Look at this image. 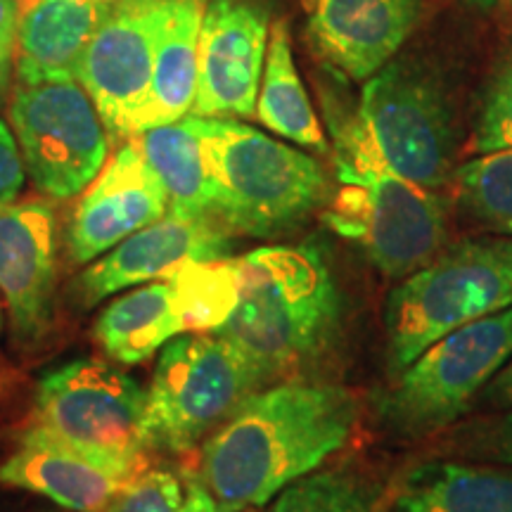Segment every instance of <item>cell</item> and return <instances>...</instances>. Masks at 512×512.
<instances>
[{
  "instance_id": "10",
  "label": "cell",
  "mask_w": 512,
  "mask_h": 512,
  "mask_svg": "<svg viewBox=\"0 0 512 512\" xmlns=\"http://www.w3.org/2000/svg\"><path fill=\"white\" fill-rule=\"evenodd\" d=\"M36 425L88 456L138 472L143 467L145 392L124 370L76 358L41 375Z\"/></svg>"
},
{
  "instance_id": "5",
  "label": "cell",
  "mask_w": 512,
  "mask_h": 512,
  "mask_svg": "<svg viewBox=\"0 0 512 512\" xmlns=\"http://www.w3.org/2000/svg\"><path fill=\"white\" fill-rule=\"evenodd\" d=\"M510 306L512 235H479L439 249L401 278L384 304L389 375H399L448 332Z\"/></svg>"
},
{
  "instance_id": "24",
  "label": "cell",
  "mask_w": 512,
  "mask_h": 512,
  "mask_svg": "<svg viewBox=\"0 0 512 512\" xmlns=\"http://www.w3.org/2000/svg\"><path fill=\"white\" fill-rule=\"evenodd\" d=\"M166 280L174 287L185 332H216L238 304L235 256L188 264Z\"/></svg>"
},
{
  "instance_id": "29",
  "label": "cell",
  "mask_w": 512,
  "mask_h": 512,
  "mask_svg": "<svg viewBox=\"0 0 512 512\" xmlns=\"http://www.w3.org/2000/svg\"><path fill=\"white\" fill-rule=\"evenodd\" d=\"M460 451L465 456L494 463H512V408L494 420H484L460 437Z\"/></svg>"
},
{
  "instance_id": "35",
  "label": "cell",
  "mask_w": 512,
  "mask_h": 512,
  "mask_svg": "<svg viewBox=\"0 0 512 512\" xmlns=\"http://www.w3.org/2000/svg\"><path fill=\"white\" fill-rule=\"evenodd\" d=\"M0 330H3V304H0Z\"/></svg>"
},
{
  "instance_id": "4",
  "label": "cell",
  "mask_w": 512,
  "mask_h": 512,
  "mask_svg": "<svg viewBox=\"0 0 512 512\" xmlns=\"http://www.w3.org/2000/svg\"><path fill=\"white\" fill-rule=\"evenodd\" d=\"M202 143L211 219L230 235L271 240L328 207L330 178L316 157L235 119L192 117Z\"/></svg>"
},
{
  "instance_id": "6",
  "label": "cell",
  "mask_w": 512,
  "mask_h": 512,
  "mask_svg": "<svg viewBox=\"0 0 512 512\" xmlns=\"http://www.w3.org/2000/svg\"><path fill=\"white\" fill-rule=\"evenodd\" d=\"M512 358V306L448 332L394 375L375 401L384 432L401 439L434 434L470 411Z\"/></svg>"
},
{
  "instance_id": "11",
  "label": "cell",
  "mask_w": 512,
  "mask_h": 512,
  "mask_svg": "<svg viewBox=\"0 0 512 512\" xmlns=\"http://www.w3.org/2000/svg\"><path fill=\"white\" fill-rule=\"evenodd\" d=\"M171 0H114L88 48L76 81L91 95L112 138H131V124L145 105L155 46Z\"/></svg>"
},
{
  "instance_id": "26",
  "label": "cell",
  "mask_w": 512,
  "mask_h": 512,
  "mask_svg": "<svg viewBox=\"0 0 512 512\" xmlns=\"http://www.w3.org/2000/svg\"><path fill=\"white\" fill-rule=\"evenodd\" d=\"M453 178L465 216L498 235H512V150L484 152L458 166Z\"/></svg>"
},
{
  "instance_id": "23",
  "label": "cell",
  "mask_w": 512,
  "mask_h": 512,
  "mask_svg": "<svg viewBox=\"0 0 512 512\" xmlns=\"http://www.w3.org/2000/svg\"><path fill=\"white\" fill-rule=\"evenodd\" d=\"M133 138L164 185L169 211L192 219H211L207 166L190 114L174 124L150 128Z\"/></svg>"
},
{
  "instance_id": "30",
  "label": "cell",
  "mask_w": 512,
  "mask_h": 512,
  "mask_svg": "<svg viewBox=\"0 0 512 512\" xmlns=\"http://www.w3.org/2000/svg\"><path fill=\"white\" fill-rule=\"evenodd\" d=\"M17 0H0V107L12 91V76L17 62Z\"/></svg>"
},
{
  "instance_id": "17",
  "label": "cell",
  "mask_w": 512,
  "mask_h": 512,
  "mask_svg": "<svg viewBox=\"0 0 512 512\" xmlns=\"http://www.w3.org/2000/svg\"><path fill=\"white\" fill-rule=\"evenodd\" d=\"M136 472L88 456L34 425L0 465V484L24 489L69 512H105Z\"/></svg>"
},
{
  "instance_id": "7",
  "label": "cell",
  "mask_w": 512,
  "mask_h": 512,
  "mask_svg": "<svg viewBox=\"0 0 512 512\" xmlns=\"http://www.w3.org/2000/svg\"><path fill=\"white\" fill-rule=\"evenodd\" d=\"M264 377L216 332H183L162 347L145 392V444L183 453L209 439L259 392Z\"/></svg>"
},
{
  "instance_id": "14",
  "label": "cell",
  "mask_w": 512,
  "mask_h": 512,
  "mask_svg": "<svg viewBox=\"0 0 512 512\" xmlns=\"http://www.w3.org/2000/svg\"><path fill=\"white\" fill-rule=\"evenodd\" d=\"M233 235L214 219H192L166 211L162 219L128 235L110 254L79 273L74 294L81 306H95L114 292L166 280L197 261L226 259Z\"/></svg>"
},
{
  "instance_id": "31",
  "label": "cell",
  "mask_w": 512,
  "mask_h": 512,
  "mask_svg": "<svg viewBox=\"0 0 512 512\" xmlns=\"http://www.w3.org/2000/svg\"><path fill=\"white\" fill-rule=\"evenodd\" d=\"M22 155H19L17 140L5 121H0V204L15 202L24 188Z\"/></svg>"
},
{
  "instance_id": "20",
  "label": "cell",
  "mask_w": 512,
  "mask_h": 512,
  "mask_svg": "<svg viewBox=\"0 0 512 512\" xmlns=\"http://www.w3.org/2000/svg\"><path fill=\"white\" fill-rule=\"evenodd\" d=\"M204 5L207 0H171L166 8L155 46L150 91L133 119L131 138L185 119L195 105Z\"/></svg>"
},
{
  "instance_id": "25",
  "label": "cell",
  "mask_w": 512,
  "mask_h": 512,
  "mask_svg": "<svg viewBox=\"0 0 512 512\" xmlns=\"http://www.w3.org/2000/svg\"><path fill=\"white\" fill-rule=\"evenodd\" d=\"M252 512H392V505L358 472L316 470Z\"/></svg>"
},
{
  "instance_id": "3",
  "label": "cell",
  "mask_w": 512,
  "mask_h": 512,
  "mask_svg": "<svg viewBox=\"0 0 512 512\" xmlns=\"http://www.w3.org/2000/svg\"><path fill=\"white\" fill-rule=\"evenodd\" d=\"M328 128L339 190L320 219L339 238L356 242L382 275L406 278L444 245V200L389 166L358 112L328 107Z\"/></svg>"
},
{
  "instance_id": "1",
  "label": "cell",
  "mask_w": 512,
  "mask_h": 512,
  "mask_svg": "<svg viewBox=\"0 0 512 512\" xmlns=\"http://www.w3.org/2000/svg\"><path fill=\"white\" fill-rule=\"evenodd\" d=\"M356 425V394L339 384L259 389L204 441V489L223 512L264 508L347 446Z\"/></svg>"
},
{
  "instance_id": "19",
  "label": "cell",
  "mask_w": 512,
  "mask_h": 512,
  "mask_svg": "<svg viewBox=\"0 0 512 512\" xmlns=\"http://www.w3.org/2000/svg\"><path fill=\"white\" fill-rule=\"evenodd\" d=\"M392 512H512V463L425 460L396 479Z\"/></svg>"
},
{
  "instance_id": "21",
  "label": "cell",
  "mask_w": 512,
  "mask_h": 512,
  "mask_svg": "<svg viewBox=\"0 0 512 512\" xmlns=\"http://www.w3.org/2000/svg\"><path fill=\"white\" fill-rule=\"evenodd\" d=\"M93 332L112 361L124 366L147 361L185 332L174 287L169 280H155L114 299L95 320Z\"/></svg>"
},
{
  "instance_id": "34",
  "label": "cell",
  "mask_w": 512,
  "mask_h": 512,
  "mask_svg": "<svg viewBox=\"0 0 512 512\" xmlns=\"http://www.w3.org/2000/svg\"><path fill=\"white\" fill-rule=\"evenodd\" d=\"M472 3L482 5V8H505V10H512V0H472Z\"/></svg>"
},
{
  "instance_id": "16",
  "label": "cell",
  "mask_w": 512,
  "mask_h": 512,
  "mask_svg": "<svg viewBox=\"0 0 512 512\" xmlns=\"http://www.w3.org/2000/svg\"><path fill=\"white\" fill-rule=\"evenodd\" d=\"M306 36L323 62L351 81L380 72L418 27L422 0H302Z\"/></svg>"
},
{
  "instance_id": "12",
  "label": "cell",
  "mask_w": 512,
  "mask_h": 512,
  "mask_svg": "<svg viewBox=\"0 0 512 512\" xmlns=\"http://www.w3.org/2000/svg\"><path fill=\"white\" fill-rule=\"evenodd\" d=\"M268 36V12L256 0H207L190 117L247 119L256 114Z\"/></svg>"
},
{
  "instance_id": "8",
  "label": "cell",
  "mask_w": 512,
  "mask_h": 512,
  "mask_svg": "<svg viewBox=\"0 0 512 512\" xmlns=\"http://www.w3.org/2000/svg\"><path fill=\"white\" fill-rule=\"evenodd\" d=\"M358 119L394 171L427 190L451 181L456 114L425 64L403 57L387 62L363 83Z\"/></svg>"
},
{
  "instance_id": "13",
  "label": "cell",
  "mask_w": 512,
  "mask_h": 512,
  "mask_svg": "<svg viewBox=\"0 0 512 512\" xmlns=\"http://www.w3.org/2000/svg\"><path fill=\"white\" fill-rule=\"evenodd\" d=\"M169 197L162 181L128 138L79 195L67 228V254L74 264H91L128 235L162 219Z\"/></svg>"
},
{
  "instance_id": "2",
  "label": "cell",
  "mask_w": 512,
  "mask_h": 512,
  "mask_svg": "<svg viewBox=\"0 0 512 512\" xmlns=\"http://www.w3.org/2000/svg\"><path fill=\"white\" fill-rule=\"evenodd\" d=\"M235 264L238 304L216 335L264 382L302 373L328 354L342 328V292L318 242L259 247Z\"/></svg>"
},
{
  "instance_id": "32",
  "label": "cell",
  "mask_w": 512,
  "mask_h": 512,
  "mask_svg": "<svg viewBox=\"0 0 512 512\" xmlns=\"http://www.w3.org/2000/svg\"><path fill=\"white\" fill-rule=\"evenodd\" d=\"M477 401L489 408H503V411H510L512 408V358L501 368V373L486 384V389L479 394Z\"/></svg>"
},
{
  "instance_id": "18",
  "label": "cell",
  "mask_w": 512,
  "mask_h": 512,
  "mask_svg": "<svg viewBox=\"0 0 512 512\" xmlns=\"http://www.w3.org/2000/svg\"><path fill=\"white\" fill-rule=\"evenodd\" d=\"M114 0H19L17 81L76 79L83 50Z\"/></svg>"
},
{
  "instance_id": "33",
  "label": "cell",
  "mask_w": 512,
  "mask_h": 512,
  "mask_svg": "<svg viewBox=\"0 0 512 512\" xmlns=\"http://www.w3.org/2000/svg\"><path fill=\"white\" fill-rule=\"evenodd\" d=\"M190 512H223L202 482L190 479Z\"/></svg>"
},
{
  "instance_id": "27",
  "label": "cell",
  "mask_w": 512,
  "mask_h": 512,
  "mask_svg": "<svg viewBox=\"0 0 512 512\" xmlns=\"http://www.w3.org/2000/svg\"><path fill=\"white\" fill-rule=\"evenodd\" d=\"M105 512H190V479L183 482L164 467H140Z\"/></svg>"
},
{
  "instance_id": "22",
  "label": "cell",
  "mask_w": 512,
  "mask_h": 512,
  "mask_svg": "<svg viewBox=\"0 0 512 512\" xmlns=\"http://www.w3.org/2000/svg\"><path fill=\"white\" fill-rule=\"evenodd\" d=\"M256 119L275 136L294 145L318 155L330 152L328 138L294 64L290 27L285 19H278L268 36L266 64L256 98Z\"/></svg>"
},
{
  "instance_id": "28",
  "label": "cell",
  "mask_w": 512,
  "mask_h": 512,
  "mask_svg": "<svg viewBox=\"0 0 512 512\" xmlns=\"http://www.w3.org/2000/svg\"><path fill=\"white\" fill-rule=\"evenodd\" d=\"M472 150L479 155L512 150V62L498 74L489 95H486Z\"/></svg>"
},
{
  "instance_id": "15",
  "label": "cell",
  "mask_w": 512,
  "mask_h": 512,
  "mask_svg": "<svg viewBox=\"0 0 512 512\" xmlns=\"http://www.w3.org/2000/svg\"><path fill=\"white\" fill-rule=\"evenodd\" d=\"M0 294L15 344L36 347L53 325L55 214L50 202L0 204Z\"/></svg>"
},
{
  "instance_id": "9",
  "label": "cell",
  "mask_w": 512,
  "mask_h": 512,
  "mask_svg": "<svg viewBox=\"0 0 512 512\" xmlns=\"http://www.w3.org/2000/svg\"><path fill=\"white\" fill-rule=\"evenodd\" d=\"M10 124L31 183L53 200H72L110 157V133L76 79L17 81Z\"/></svg>"
}]
</instances>
